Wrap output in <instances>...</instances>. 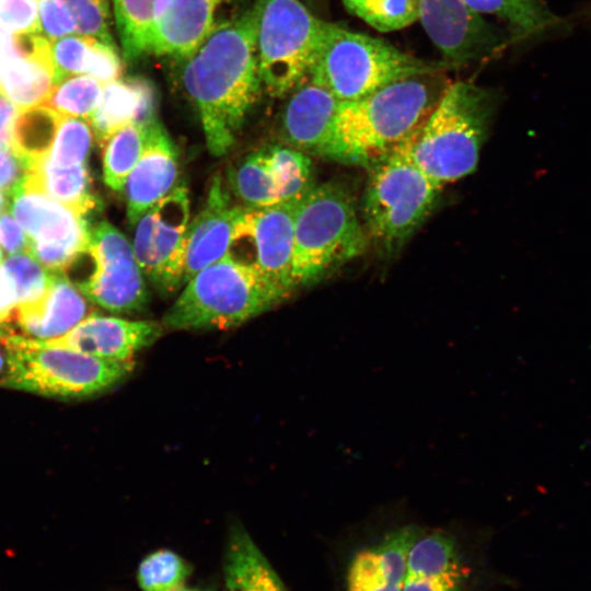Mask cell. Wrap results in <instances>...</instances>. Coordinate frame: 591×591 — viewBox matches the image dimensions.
Listing matches in <instances>:
<instances>
[{
	"instance_id": "1",
	"label": "cell",
	"mask_w": 591,
	"mask_h": 591,
	"mask_svg": "<svg viewBox=\"0 0 591 591\" xmlns=\"http://www.w3.org/2000/svg\"><path fill=\"white\" fill-rule=\"evenodd\" d=\"M257 9L220 23L185 59L183 88L198 111L207 148L225 154L234 144L263 85L256 51Z\"/></svg>"
},
{
	"instance_id": "2",
	"label": "cell",
	"mask_w": 591,
	"mask_h": 591,
	"mask_svg": "<svg viewBox=\"0 0 591 591\" xmlns=\"http://www.w3.org/2000/svg\"><path fill=\"white\" fill-rule=\"evenodd\" d=\"M445 72L412 76L340 101L318 157L371 170L419 131L451 83Z\"/></svg>"
},
{
	"instance_id": "3",
	"label": "cell",
	"mask_w": 591,
	"mask_h": 591,
	"mask_svg": "<svg viewBox=\"0 0 591 591\" xmlns=\"http://www.w3.org/2000/svg\"><path fill=\"white\" fill-rule=\"evenodd\" d=\"M495 108L489 90L471 82H451L412 139V159L442 186L473 173Z\"/></svg>"
},
{
	"instance_id": "4",
	"label": "cell",
	"mask_w": 591,
	"mask_h": 591,
	"mask_svg": "<svg viewBox=\"0 0 591 591\" xmlns=\"http://www.w3.org/2000/svg\"><path fill=\"white\" fill-rule=\"evenodd\" d=\"M290 294L225 255L183 286L161 323L171 331L228 329L271 310Z\"/></svg>"
},
{
	"instance_id": "5",
	"label": "cell",
	"mask_w": 591,
	"mask_h": 591,
	"mask_svg": "<svg viewBox=\"0 0 591 591\" xmlns=\"http://www.w3.org/2000/svg\"><path fill=\"white\" fill-rule=\"evenodd\" d=\"M369 239L351 194L338 183L314 185L299 201L291 262L293 289L317 283L359 257Z\"/></svg>"
},
{
	"instance_id": "6",
	"label": "cell",
	"mask_w": 591,
	"mask_h": 591,
	"mask_svg": "<svg viewBox=\"0 0 591 591\" xmlns=\"http://www.w3.org/2000/svg\"><path fill=\"white\" fill-rule=\"evenodd\" d=\"M413 138L368 171L363 192L361 221L369 242L390 257L396 255L428 219L442 189V185L412 159Z\"/></svg>"
},
{
	"instance_id": "7",
	"label": "cell",
	"mask_w": 591,
	"mask_h": 591,
	"mask_svg": "<svg viewBox=\"0 0 591 591\" xmlns=\"http://www.w3.org/2000/svg\"><path fill=\"white\" fill-rule=\"evenodd\" d=\"M453 69L417 58L390 43L328 22L310 79L339 101L363 97L392 82Z\"/></svg>"
},
{
	"instance_id": "8",
	"label": "cell",
	"mask_w": 591,
	"mask_h": 591,
	"mask_svg": "<svg viewBox=\"0 0 591 591\" xmlns=\"http://www.w3.org/2000/svg\"><path fill=\"white\" fill-rule=\"evenodd\" d=\"M1 334L9 348L5 386L20 391L57 398H85L113 389L136 367L134 360H105L39 345L8 331Z\"/></svg>"
},
{
	"instance_id": "9",
	"label": "cell",
	"mask_w": 591,
	"mask_h": 591,
	"mask_svg": "<svg viewBox=\"0 0 591 591\" xmlns=\"http://www.w3.org/2000/svg\"><path fill=\"white\" fill-rule=\"evenodd\" d=\"M256 51L263 91L285 96L310 76L328 22L300 0H256Z\"/></svg>"
},
{
	"instance_id": "10",
	"label": "cell",
	"mask_w": 591,
	"mask_h": 591,
	"mask_svg": "<svg viewBox=\"0 0 591 591\" xmlns=\"http://www.w3.org/2000/svg\"><path fill=\"white\" fill-rule=\"evenodd\" d=\"M190 220L184 183L149 208L134 225L132 250L150 283L163 296L183 287L185 235Z\"/></svg>"
},
{
	"instance_id": "11",
	"label": "cell",
	"mask_w": 591,
	"mask_h": 591,
	"mask_svg": "<svg viewBox=\"0 0 591 591\" xmlns=\"http://www.w3.org/2000/svg\"><path fill=\"white\" fill-rule=\"evenodd\" d=\"M89 273L74 285L92 303L113 313H135L148 303L144 276L127 237L106 220L91 227Z\"/></svg>"
},
{
	"instance_id": "12",
	"label": "cell",
	"mask_w": 591,
	"mask_h": 591,
	"mask_svg": "<svg viewBox=\"0 0 591 591\" xmlns=\"http://www.w3.org/2000/svg\"><path fill=\"white\" fill-rule=\"evenodd\" d=\"M10 211L30 237L28 254L53 273H63L90 242L83 216L23 185L10 198Z\"/></svg>"
},
{
	"instance_id": "13",
	"label": "cell",
	"mask_w": 591,
	"mask_h": 591,
	"mask_svg": "<svg viewBox=\"0 0 591 591\" xmlns=\"http://www.w3.org/2000/svg\"><path fill=\"white\" fill-rule=\"evenodd\" d=\"M302 199V198H301ZM245 207L227 255L291 293L294 218L299 201Z\"/></svg>"
},
{
	"instance_id": "14",
	"label": "cell",
	"mask_w": 591,
	"mask_h": 591,
	"mask_svg": "<svg viewBox=\"0 0 591 591\" xmlns=\"http://www.w3.org/2000/svg\"><path fill=\"white\" fill-rule=\"evenodd\" d=\"M419 20L453 69L490 57L511 43L461 0H419Z\"/></svg>"
},
{
	"instance_id": "15",
	"label": "cell",
	"mask_w": 591,
	"mask_h": 591,
	"mask_svg": "<svg viewBox=\"0 0 591 591\" xmlns=\"http://www.w3.org/2000/svg\"><path fill=\"white\" fill-rule=\"evenodd\" d=\"M164 331L158 321H131L92 313L60 337L33 340L39 345L67 348L105 360L129 361L136 354L153 345Z\"/></svg>"
},
{
	"instance_id": "16",
	"label": "cell",
	"mask_w": 591,
	"mask_h": 591,
	"mask_svg": "<svg viewBox=\"0 0 591 591\" xmlns=\"http://www.w3.org/2000/svg\"><path fill=\"white\" fill-rule=\"evenodd\" d=\"M230 0H157L147 55L186 59L220 24V9Z\"/></svg>"
},
{
	"instance_id": "17",
	"label": "cell",
	"mask_w": 591,
	"mask_h": 591,
	"mask_svg": "<svg viewBox=\"0 0 591 591\" xmlns=\"http://www.w3.org/2000/svg\"><path fill=\"white\" fill-rule=\"evenodd\" d=\"M244 208V205L233 202L222 177L216 175L204 208L189 220L186 230L184 285L199 270L228 254Z\"/></svg>"
},
{
	"instance_id": "18",
	"label": "cell",
	"mask_w": 591,
	"mask_h": 591,
	"mask_svg": "<svg viewBox=\"0 0 591 591\" xmlns=\"http://www.w3.org/2000/svg\"><path fill=\"white\" fill-rule=\"evenodd\" d=\"M177 175L176 147L157 118L147 127L142 153L128 175L123 192L127 202V218L131 227L149 208L175 187Z\"/></svg>"
},
{
	"instance_id": "19",
	"label": "cell",
	"mask_w": 591,
	"mask_h": 591,
	"mask_svg": "<svg viewBox=\"0 0 591 591\" xmlns=\"http://www.w3.org/2000/svg\"><path fill=\"white\" fill-rule=\"evenodd\" d=\"M467 579L455 538L441 530L420 532L407 556L402 591H464Z\"/></svg>"
},
{
	"instance_id": "20",
	"label": "cell",
	"mask_w": 591,
	"mask_h": 591,
	"mask_svg": "<svg viewBox=\"0 0 591 591\" xmlns=\"http://www.w3.org/2000/svg\"><path fill=\"white\" fill-rule=\"evenodd\" d=\"M289 94L282 113L281 137L289 147L318 157L340 101L310 78Z\"/></svg>"
},
{
	"instance_id": "21",
	"label": "cell",
	"mask_w": 591,
	"mask_h": 591,
	"mask_svg": "<svg viewBox=\"0 0 591 591\" xmlns=\"http://www.w3.org/2000/svg\"><path fill=\"white\" fill-rule=\"evenodd\" d=\"M54 85L50 40L20 35L19 50L0 68V94L21 112L42 105Z\"/></svg>"
},
{
	"instance_id": "22",
	"label": "cell",
	"mask_w": 591,
	"mask_h": 591,
	"mask_svg": "<svg viewBox=\"0 0 591 591\" xmlns=\"http://www.w3.org/2000/svg\"><path fill=\"white\" fill-rule=\"evenodd\" d=\"M416 525L397 528L351 558L344 591H402L409 549L420 534Z\"/></svg>"
},
{
	"instance_id": "23",
	"label": "cell",
	"mask_w": 591,
	"mask_h": 591,
	"mask_svg": "<svg viewBox=\"0 0 591 591\" xmlns=\"http://www.w3.org/2000/svg\"><path fill=\"white\" fill-rule=\"evenodd\" d=\"M92 314L90 301L62 273H54L45 297L16 309L15 323L23 336L35 340L60 337Z\"/></svg>"
},
{
	"instance_id": "24",
	"label": "cell",
	"mask_w": 591,
	"mask_h": 591,
	"mask_svg": "<svg viewBox=\"0 0 591 591\" xmlns=\"http://www.w3.org/2000/svg\"><path fill=\"white\" fill-rule=\"evenodd\" d=\"M50 48L55 84L78 74L108 83L118 80L123 72L117 47L96 38L72 34L50 40Z\"/></svg>"
},
{
	"instance_id": "25",
	"label": "cell",
	"mask_w": 591,
	"mask_h": 591,
	"mask_svg": "<svg viewBox=\"0 0 591 591\" xmlns=\"http://www.w3.org/2000/svg\"><path fill=\"white\" fill-rule=\"evenodd\" d=\"M223 575L224 591H287L273 566L239 523L229 532Z\"/></svg>"
},
{
	"instance_id": "26",
	"label": "cell",
	"mask_w": 591,
	"mask_h": 591,
	"mask_svg": "<svg viewBox=\"0 0 591 591\" xmlns=\"http://www.w3.org/2000/svg\"><path fill=\"white\" fill-rule=\"evenodd\" d=\"M23 187L44 194L86 217L101 206V200L92 192L86 164L58 166L47 157L42 158L33 162Z\"/></svg>"
},
{
	"instance_id": "27",
	"label": "cell",
	"mask_w": 591,
	"mask_h": 591,
	"mask_svg": "<svg viewBox=\"0 0 591 591\" xmlns=\"http://www.w3.org/2000/svg\"><path fill=\"white\" fill-rule=\"evenodd\" d=\"M478 15H493L506 24L511 43L543 36L560 26L543 0H461Z\"/></svg>"
},
{
	"instance_id": "28",
	"label": "cell",
	"mask_w": 591,
	"mask_h": 591,
	"mask_svg": "<svg viewBox=\"0 0 591 591\" xmlns=\"http://www.w3.org/2000/svg\"><path fill=\"white\" fill-rule=\"evenodd\" d=\"M154 119L157 116L150 99L117 80L104 84L102 103L89 121L94 139L101 146L108 136L129 123L147 125Z\"/></svg>"
},
{
	"instance_id": "29",
	"label": "cell",
	"mask_w": 591,
	"mask_h": 591,
	"mask_svg": "<svg viewBox=\"0 0 591 591\" xmlns=\"http://www.w3.org/2000/svg\"><path fill=\"white\" fill-rule=\"evenodd\" d=\"M148 125L129 123L114 131L101 144L103 178L113 190L124 192L128 175L142 153Z\"/></svg>"
},
{
	"instance_id": "30",
	"label": "cell",
	"mask_w": 591,
	"mask_h": 591,
	"mask_svg": "<svg viewBox=\"0 0 591 591\" xmlns=\"http://www.w3.org/2000/svg\"><path fill=\"white\" fill-rule=\"evenodd\" d=\"M230 184L245 207H266L278 202L269 147L248 154L231 172Z\"/></svg>"
},
{
	"instance_id": "31",
	"label": "cell",
	"mask_w": 591,
	"mask_h": 591,
	"mask_svg": "<svg viewBox=\"0 0 591 591\" xmlns=\"http://www.w3.org/2000/svg\"><path fill=\"white\" fill-rule=\"evenodd\" d=\"M61 115L39 105L18 113L12 127L13 148L32 161L48 155Z\"/></svg>"
},
{
	"instance_id": "32",
	"label": "cell",
	"mask_w": 591,
	"mask_h": 591,
	"mask_svg": "<svg viewBox=\"0 0 591 591\" xmlns=\"http://www.w3.org/2000/svg\"><path fill=\"white\" fill-rule=\"evenodd\" d=\"M278 202L299 200L315 185L309 155L291 147H269Z\"/></svg>"
},
{
	"instance_id": "33",
	"label": "cell",
	"mask_w": 591,
	"mask_h": 591,
	"mask_svg": "<svg viewBox=\"0 0 591 591\" xmlns=\"http://www.w3.org/2000/svg\"><path fill=\"white\" fill-rule=\"evenodd\" d=\"M104 84L85 74L71 76L56 83L42 105L59 115L90 119L102 103Z\"/></svg>"
},
{
	"instance_id": "34",
	"label": "cell",
	"mask_w": 591,
	"mask_h": 591,
	"mask_svg": "<svg viewBox=\"0 0 591 591\" xmlns=\"http://www.w3.org/2000/svg\"><path fill=\"white\" fill-rule=\"evenodd\" d=\"M155 1L112 0L116 30L127 60H136L147 55Z\"/></svg>"
},
{
	"instance_id": "35",
	"label": "cell",
	"mask_w": 591,
	"mask_h": 591,
	"mask_svg": "<svg viewBox=\"0 0 591 591\" xmlns=\"http://www.w3.org/2000/svg\"><path fill=\"white\" fill-rule=\"evenodd\" d=\"M348 12L379 32H393L419 20V0H341Z\"/></svg>"
},
{
	"instance_id": "36",
	"label": "cell",
	"mask_w": 591,
	"mask_h": 591,
	"mask_svg": "<svg viewBox=\"0 0 591 591\" xmlns=\"http://www.w3.org/2000/svg\"><path fill=\"white\" fill-rule=\"evenodd\" d=\"M1 266L13 281L18 308L36 303L49 290L54 273L42 266L28 253L9 255Z\"/></svg>"
},
{
	"instance_id": "37",
	"label": "cell",
	"mask_w": 591,
	"mask_h": 591,
	"mask_svg": "<svg viewBox=\"0 0 591 591\" xmlns=\"http://www.w3.org/2000/svg\"><path fill=\"white\" fill-rule=\"evenodd\" d=\"M94 139L90 121L61 115L56 137L48 153L50 163L58 166L85 164Z\"/></svg>"
},
{
	"instance_id": "38",
	"label": "cell",
	"mask_w": 591,
	"mask_h": 591,
	"mask_svg": "<svg viewBox=\"0 0 591 591\" xmlns=\"http://www.w3.org/2000/svg\"><path fill=\"white\" fill-rule=\"evenodd\" d=\"M190 573L188 564L169 549L155 551L139 565L137 580L142 591H177Z\"/></svg>"
},
{
	"instance_id": "39",
	"label": "cell",
	"mask_w": 591,
	"mask_h": 591,
	"mask_svg": "<svg viewBox=\"0 0 591 591\" xmlns=\"http://www.w3.org/2000/svg\"><path fill=\"white\" fill-rule=\"evenodd\" d=\"M74 24L76 33L116 46L112 35L108 0H61Z\"/></svg>"
},
{
	"instance_id": "40",
	"label": "cell",
	"mask_w": 591,
	"mask_h": 591,
	"mask_svg": "<svg viewBox=\"0 0 591 591\" xmlns=\"http://www.w3.org/2000/svg\"><path fill=\"white\" fill-rule=\"evenodd\" d=\"M39 0H0V27L14 35L39 34Z\"/></svg>"
},
{
	"instance_id": "41",
	"label": "cell",
	"mask_w": 591,
	"mask_h": 591,
	"mask_svg": "<svg viewBox=\"0 0 591 591\" xmlns=\"http://www.w3.org/2000/svg\"><path fill=\"white\" fill-rule=\"evenodd\" d=\"M39 34L49 40L77 34L74 21L61 0H39Z\"/></svg>"
},
{
	"instance_id": "42",
	"label": "cell",
	"mask_w": 591,
	"mask_h": 591,
	"mask_svg": "<svg viewBox=\"0 0 591 591\" xmlns=\"http://www.w3.org/2000/svg\"><path fill=\"white\" fill-rule=\"evenodd\" d=\"M33 162L13 147L0 148V190L11 198L24 184Z\"/></svg>"
},
{
	"instance_id": "43",
	"label": "cell",
	"mask_w": 591,
	"mask_h": 591,
	"mask_svg": "<svg viewBox=\"0 0 591 591\" xmlns=\"http://www.w3.org/2000/svg\"><path fill=\"white\" fill-rule=\"evenodd\" d=\"M0 245L9 255L28 252L30 237L10 209L0 213Z\"/></svg>"
},
{
	"instance_id": "44",
	"label": "cell",
	"mask_w": 591,
	"mask_h": 591,
	"mask_svg": "<svg viewBox=\"0 0 591 591\" xmlns=\"http://www.w3.org/2000/svg\"><path fill=\"white\" fill-rule=\"evenodd\" d=\"M18 300L10 276L0 266V331H8L16 321Z\"/></svg>"
},
{
	"instance_id": "45",
	"label": "cell",
	"mask_w": 591,
	"mask_h": 591,
	"mask_svg": "<svg viewBox=\"0 0 591 591\" xmlns=\"http://www.w3.org/2000/svg\"><path fill=\"white\" fill-rule=\"evenodd\" d=\"M20 46V35L11 34L0 27V68L3 63L16 54Z\"/></svg>"
},
{
	"instance_id": "46",
	"label": "cell",
	"mask_w": 591,
	"mask_h": 591,
	"mask_svg": "<svg viewBox=\"0 0 591 591\" xmlns=\"http://www.w3.org/2000/svg\"><path fill=\"white\" fill-rule=\"evenodd\" d=\"M18 113L16 107L0 94V136L12 132Z\"/></svg>"
},
{
	"instance_id": "47",
	"label": "cell",
	"mask_w": 591,
	"mask_h": 591,
	"mask_svg": "<svg viewBox=\"0 0 591 591\" xmlns=\"http://www.w3.org/2000/svg\"><path fill=\"white\" fill-rule=\"evenodd\" d=\"M9 373V348L0 331V386H5Z\"/></svg>"
},
{
	"instance_id": "48",
	"label": "cell",
	"mask_w": 591,
	"mask_h": 591,
	"mask_svg": "<svg viewBox=\"0 0 591 591\" xmlns=\"http://www.w3.org/2000/svg\"><path fill=\"white\" fill-rule=\"evenodd\" d=\"M10 209L9 197L0 190V213Z\"/></svg>"
},
{
	"instance_id": "49",
	"label": "cell",
	"mask_w": 591,
	"mask_h": 591,
	"mask_svg": "<svg viewBox=\"0 0 591 591\" xmlns=\"http://www.w3.org/2000/svg\"><path fill=\"white\" fill-rule=\"evenodd\" d=\"M3 259H4L3 258V251L0 247V266H1L2 262H3Z\"/></svg>"
},
{
	"instance_id": "50",
	"label": "cell",
	"mask_w": 591,
	"mask_h": 591,
	"mask_svg": "<svg viewBox=\"0 0 591 591\" xmlns=\"http://www.w3.org/2000/svg\"><path fill=\"white\" fill-rule=\"evenodd\" d=\"M177 591H197V590H186V589H179Z\"/></svg>"
},
{
	"instance_id": "51",
	"label": "cell",
	"mask_w": 591,
	"mask_h": 591,
	"mask_svg": "<svg viewBox=\"0 0 591 591\" xmlns=\"http://www.w3.org/2000/svg\"><path fill=\"white\" fill-rule=\"evenodd\" d=\"M590 8H591V0H590ZM590 12H591V9H590Z\"/></svg>"
}]
</instances>
